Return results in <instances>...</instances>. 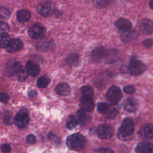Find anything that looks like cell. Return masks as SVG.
I'll return each mask as SVG.
<instances>
[{
    "label": "cell",
    "mask_w": 153,
    "mask_h": 153,
    "mask_svg": "<svg viewBox=\"0 0 153 153\" xmlns=\"http://www.w3.org/2000/svg\"><path fill=\"white\" fill-rule=\"evenodd\" d=\"M141 135L146 139L153 138V124H147L141 130Z\"/></svg>",
    "instance_id": "44dd1931"
},
{
    "label": "cell",
    "mask_w": 153,
    "mask_h": 153,
    "mask_svg": "<svg viewBox=\"0 0 153 153\" xmlns=\"http://www.w3.org/2000/svg\"><path fill=\"white\" fill-rule=\"evenodd\" d=\"M149 6L151 10H153V0H150L149 2Z\"/></svg>",
    "instance_id": "b9f144b4"
},
{
    "label": "cell",
    "mask_w": 153,
    "mask_h": 153,
    "mask_svg": "<svg viewBox=\"0 0 153 153\" xmlns=\"http://www.w3.org/2000/svg\"><path fill=\"white\" fill-rule=\"evenodd\" d=\"M96 132L99 137L103 139H107L113 136L114 130L113 127L109 125L102 124L97 127Z\"/></svg>",
    "instance_id": "52a82bcc"
},
{
    "label": "cell",
    "mask_w": 153,
    "mask_h": 153,
    "mask_svg": "<svg viewBox=\"0 0 153 153\" xmlns=\"http://www.w3.org/2000/svg\"><path fill=\"white\" fill-rule=\"evenodd\" d=\"M10 35L6 32L0 34V48H5L10 41Z\"/></svg>",
    "instance_id": "4316f807"
},
{
    "label": "cell",
    "mask_w": 153,
    "mask_h": 153,
    "mask_svg": "<svg viewBox=\"0 0 153 153\" xmlns=\"http://www.w3.org/2000/svg\"><path fill=\"white\" fill-rule=\"evenodd\" d=\"M115 26L121 32L129 30L131 29L132 24L131 22L124 18H121L115 22Z\"/></svg>",
    "instance_id": "4fadbf2b"
},
{
    "label": "cell",
    "mask_w": 153,
    "mask_h": 153,
    "mask_svg": "<svg viewBox=\"0 0 153 153\" xmlns=\"http://www.w3.org/2000/svg\"><path fill=\"white\" fill-rule=\"evenodd\" d=\"M79 56L76 53H74L69 54L66 58V63L70 66H76L78 64Z\"/></svg>",
    "instance_id": "7402d4cb"
},
{
    "label": "cell",
    "mask_w": 153,
    "mask_h": 153,
    "mask_svg": "<svg viewBox=\"0 0 153 153\" xmlns=\"http://www.w3.org/2000/svg\"><path fill=\"white\" fill-rule=\"evenodd\" d=\"M135 151L137 153H152L153 144L150 142L139 143L136 146Z\"/></svg>",
    "instance_id": "2e32d148"
},
{
    "label": "cell",
    "mask_w": 153,
    "mask_h": 153,
    "mask_svg": "<svg viewBox=\"0 0 153 153\" xmlns=\"http://www.w3.org/2000/svg\"><path fill=\"white\" fill-rule=\"evenodd\" d=\"M9 100V97L8 94L5 93L4 92H1L0 93V102L4 103H7Z\"/></svg>",
    "instance_id": "d590c367"
},
{
    "label": "cell",
    "mask_w": 153,
    "mask_h": 153,
    "mask_svg": "<svg viewBox=\"0 0 153 153\" xmlns=\"http://www.w3.org/2000/svg\"><path fill=\"white\" fill-rule=\"evenodd\" d=\"M10 13L9 10L4 7H0V20H7L9 18Z\"/></svg>",
    "instance_id": "f1b7e54d"
},
{
    "label": "cell",
    "mask_w": 153,
    "mask_h": 153,
    "mask_svg": "<svg viewBox=\"0 0 153 153\" xmlns=\"http://www.w3.org/2000/svg\"><path fill=\"white\" fill-rule=\"evenodd\" d=\"M95 152H113L114 151L107 148H102L99 149H97L95 151Z\"/></svg>",
    "instance_id": "ab89813d"
},
{
    "label": "cell",
    "mask_w": 153,
    "mask_h": 153,
    "mask_svg": "<svg viewBox=\"0 0 153 153\" xmlns=\"http://www.w3.org/2000/svg\"><path fill=\"white\" fill-rule=\"evenodd\" d=\"M117 114H118L117 108L113 105H109V108H108V109L106 111V112L103 114L106 118L113 119L117 116Z\"/></svg>",
    "instance_id": "d4e9b609"
},
{
    "label": "cell",
    "mask_w": 153,
    "mask_h": 153,
    "mask_svg": "<svg viewBox=\"0 0 153 153\" xmlns=\"http://www.w3.org/2000/svg\"><path fill=\"white\" fill-rule=\"evenodd\" d=\"M134 125L131 118L124 119L118 131V137L121 140H126L133 133Z\"/></svg>",
    "instance_id": "6da1fadb"
},
{
    "label": "cell",
    "mask_w": 153,
    "mask_h": 153,
    "mask_svg": "<svg viewBox=\"0 0 153 153\" xmlns=\"http://www.w3.org/2000/svg\"><path fill=\"white\" fill-rule=\"evenodd\" d=\"M124 109L129 112H134L137 107V101L133 98H128L125 100L123 104Z\"/></svg>",
    "instance_id": "e0dca14e"
},
{
    "label": "cell",
    "mask_w": 153,
    "mask_h": 153,
    "mask_svg": "<svg viewBox=\"0 0 153 153\" xmlns=\"http://www.w3.org/2000/svg\"><path fill=\"white\" fill-rule=\"evenodd\" d=\"M121 89L115 85H112L109 88L106 93V96L112 104H117L122 98Z\"/></svg>",
    "instance_id": "8992f818"
},
{
    "label": "cell",
    "mask_w": 153,
    "mask_h": 153,
    "mask_svg": "<svg viewBox=\"0 0 153 153\" xmlns=\"http://www.w3.org/2000/svg\"><path fill=\"white\" fill-rule=\"evenodd\" d=\"M37 94V92L35 90H30L28 93V95L29 97H33Z\"/></svg>",
    "instance_id": "60d3db41"
},
{
    "label": "cell",
    "mask_w": 153,
    "mask_h": 153,
    "mask_svg": "<svg viewBox=\"0 0 153 153\" xmlns=\"http://www.w3.org/2000/svg\"><path fill=\"white\" fill-rule=\"evenodd\" d=\"M76 119L81 126L86 125L90 121V117L87 114V112L82 108H79L76 112Z\"/></svg>",
    "instance_id": "9a60e30c"
},
{
    "label": "cell",
    "mask_w": 153,
    "mask_h": 153,
    "mask_svg": "<svg viewBox=\"0 0 153 153\" xmlns=\"http://www.w3.org/2000/svg\"><path fill=\"white\" fill-rule=\"evenodd\" d=\"M109 105L105 102H100L97 104V111L101 114H104L109 108Z\"/></svg>",
    "instance_id": "f546056e"
},
{
    "label": "cell",
    "mask_w": 153,
    "mask_h": 153,
    "mask_svg": "<svg viewBox=\"0 0 153 153\" xmlns=\"http://www.w3.org/2000/svg\"><path fill=\"white\" fill-rule=\"evenodd\" d=\"M107 51L104 47L99 46L95 48L91 52V57L94 62H99L104 57H106Z\"/></svg>",
    "instance_id": "9c48e42d"
},
{
    "label": "cell",
    "mask_w": 153,
    "mask_h": 153,
    "mask_svg": "<svg viewBox=\"0 0 153 153\" xmlns=\"http://www.w3.org/2000/svg\"><path fill=\"white\" fill-rule=\"evenodd\" d=\"M29 115L26 109H21L16 115L14 119V124L19 128L25 127L29 122Z\"/></svg>",
    "instance_id": "3957f363"
},
{
    "label": "cell",
    "mask_w": 153,
    "mask_h": 153,
    "mask_svg": "<svg viewBox=\"0 0 153 153\" xmlns=\"http://www.w3.org/2000/svg\"><path fill=\"white\" fill-rule=\"evenodd\" d=\"M1 150L4 153L10 152L11 151V146L8 143H3L1 146Z\"/></svg>",
    "instance_id": "8d00e7d4"
},
{
    "label": "cell",
    "mask_w": 153,
    "mask_h": 153,
    "mask_svg": "<svg viewBox=\"0 0 153 153\" xmlns=\"http://www.w3.org/2000/svg\"><path fill=\"white\" fill-rule=\"evenodd\" d=\"M25 69L28 75L32 77L36 76L40 72L39 66L37 63L31 60H29L26 62Z\"/></svg>",
    "instance_id": "8fae6325"
},
{
    "label": "cell",
    "mask_w": 153,
    "mask_h": 153,
    "mask_svg": "<svg viewBox=\"0 0 153 153\" xmlns=\"http://www.w3.org/2000/svg\"><path fill=\"white\" fill-rule=\"evenodd\" d=\"M56 93L60 96H66L69 94L71 91L70 86L65 82L59 84L55 88Z\"/></svg>",
    "instance_id": "ac0fdd59"
},
{
    "label": "cell",
    "mask_w": 153,
    "mask_h": 153,
    "mask_svg": "<svg viewBox=\"0 0 153 153\" xmlns=\"http://www.w3.org/2000/svg\"><path fill=\"white\" fill-rule=\"evenodd\" d=\"M139 27L145 33H152L153 32V21L148 19H144L140 21Z\"/></svg>",
    "instance_id": "5bb4252c"
},
{
    "label": "cell",
    "mask_w": 153,
    "mask_h": 153,
    "mask_svg": "<svg viewBox=\"0 0 153 153\" xmlns=\"http://www.w3.org/2000/svg\"><path fill=\"white\" fill-rule=\"evenodd\" d=\"M10 26L6 22L0 21V33L7 32L9 30Z\"/></svg>",
    "instance_id": "d6a6232c"
},
{
    "label": "cell",
    "mask_w": 153,
    "mask_h": 153,
    "mask_svg": "<svg viewBox=\"0 0 153 153\" xmlns=\"http://www.w3.org/2000/svg\"><path fill=\"white\" fill-rule=\"evenodd\" d=\"M26 141L30 144H33L35 143L36 142V138L35 135L32 134H30L27 136L26 137Z\"/></svg>",
    "instance_id": "74e56055"
},
{
    "label": "cell",
    "mask_w": 153,
    "mask_h": 153,
    "mask_svg": "<svg viewBox=\"0 0 153 153\" xmlns=\"http://www.w3.org/2000/svg\"><path fill=\"white\" fill-rule=\"evenodd\" d=\"M54 4L50 1L44 2L38 7L39 13L44 17H50L56 11Z\"/></svg>",
    "instance_id": "ba28073f"
},
{
    "label": "cell",
    "mask_w": 153,
    "mask_h": 153,
    "mask_svg": "<svg viewBox=\"0 0 153 153\" xmlns=\"http://www.w3.org/2000/svg\"><path fill=\"white\" fill-rule=\"evenodd\" d=\"M18 75V78L20 81H25L27 78V75L28 74L27 73L26 69H23V68L18 72V74H17Z\"/></svg>",
    "instance_id": "1f68e13d"
},
{
    "label": "cell",
    "mask_w": 153,
    "mask_h": 153,
    "mask_svg": "<svg viewBox=\"0 0 153 153\" xmlns=\"http://www.w3.org/2000/svg\"><path fill=\"white\" fill-rule=\"evenodd\" d=\"M142 44H143V45H144L145 47H146L147 48H151L153 45V39L152 38H148V39H145L144 41H143Z\"/></svg>",
    "instance_id": "e575fe53"
},
{
    "label": "cell",
    "mask_w": 153,
    "mask_h": 153,
    "mask_svg": "<svg viewBox=\"0 0 153 153\" xmlns=\"http://www.w3.org/2000/svg\"><path fill=\"white\" fill-rule=\"evenodd\" d=\"M85 139L80 133L72 134L68 136L66 139V145L72 150L81 149L85 146Z\"/></svg>",
    "instance_id": "7a4b0ae2"
},
{
    "label": "cell",
    "mask_w": 153,
    "mask_h": 153,
    "mask_svg": "<svg viewBox=\"0 0 153 153\" xmlns=\"http://www.w3.org/2000/svg\"><path fill=\"white\" fill-rule=\"evenodd\" d=\"M146 69V65L142 62L136 59L132 60L128 66V71L131 75L136 76L140 75L143 73Z\"/></svg>",
    "instance_id": "277c9868"
},
{
    "label": "cell",
    "mask_w": 153,
    "mask_h": 153,
    "mask_svg": "<svg viewBox=\"0 0 153 153\" xmlns=\"http://www.w3.org/2000/svg\"><path fill=\"white\" fill-rule=\"evenodd\" d=\"M137 36V33L134 30H131V29L125 32H121V38L124 42H129L133 39H135Z\"/></svg>",
    "instance_id": "d6986e66"
},
{
    "label": "cell",
    "mask_w": 153,
    "mask_h": 153,
    "mask_svg": "<svg viewBox=\"0 0 153 153\" xmlns=\"http://www.w3.org/2000/svg\"><path fill=\"white\" fill-rule=\"evenodd\" d=\"M81 93L82 96L93 98L94 95V91L91 87L89 85H85L81 88Z\"/></svg>",
    "instance_id": "cb8c5ba5"
},
{
    "label": "cell",
    "mask_w": 153,
    "mask_h": 153,
    "mask_svg": "<svg viewBox=\"0 0 153 153\" xmlns=\"http://www.w3.org/2000/svg\"><path fill=\"white\" fill-rule=\"evenodd\" d=\"M50 78L46 75L39 77L37 80V85L39 88H42L47 87L50 83Z\"/></svg>",
    "instance_id": "603a6c76"
},
{
    "label": "cell",
    "mask_w": 153,
    "mask_h": 153,
    "mask_svg": "<svg viewBox=\"0 0 153 153\" xmlns=\"http://www.w3.org/2000/svg\"><path fill=\"white\" fill-rule=\"evenodd\" d=\"M135 87L132 85H128L124 87L123 90L127 94H132L135 91Z\"/></svg>",
    "instance_id": "836d02e7"
},
{
    "label": "cell",
    "mask_w": 153,
    "mask_h": 153,
    "mask_svg": "<svg viewBox=\"0 0 153 153\" xmlns=\"http://www.w3.org/2000/svg\"><path fill=\"white\" fill-rule=\"evenodd\" d=\"M78 124L76 118L74 115H70L66 120V126L68 129L75 128Z\"/></svg>",
    "instance_id": "484cf974"
},
{
    "label": "cell",
    "mask_w": 153,
    "mask_h": 153,
    "mask_svg": "<svg viewBox=\"0 0 153 153\" xmlns=\"http://www.w3.org/2000/svg\"><path fill=\"white\" fill-rule=\"evenodd\" d=\"M48 138H49V139L53 140V142H54L56 143H60L59 138L56 135L54 134L53 133H50V134L48 135Z\"/></svg>",
    "instance_id": "f35d334b"
},
{
    "label": "cell",
    "mask_w": 153,
    "mask_h": 153,
    "mask_svg": "<svg viewBox=\"0 0 153 153\" xmlns=\"http://www.w3.org/2000/svg\"><path fill=\"white\" fill-rule=\"evenodd\" d=\"M80 108L87 112H90L94 109V105L93 98L82 96L79 99Z\"/></svg>",
    "instance_id": "30bf717a"
},
{
    "label": "cell",
    "mask_w": 153,
    "mask_h": 153,
    "mask_svg": "<svg viewBox=\"0 0 153 153\" xmlns=\"http://www.w3.org/2000/svg\"><path fill=\"white\" fill-rule=\"evenodd\" d=\"M46 33V29L44 25L37 23L33 25L28 30L29 36L33 39L42 38Z\"/></svg>",
    "instance_id": "5b68a950"
},
{
    "label": "cell",
    "mask_w": 153,
    "mask_h": 153,
    "mask_svg": "<svg viewBox=\"0 0 153 153\" xmlns=\"http://www.w3.org/2000/svg\"><path fill=\"white\" fill-rule=\"evenodd\" d=\"M95 5L99 8H104L108 5L109 0H93Z\"/></svg>",
    "instance_id": "4dcf8cb0"
},
{
    "label": "cell",
    "mask_w": 153,
    "mask_h": 153,
    "mask_svg": "<svg viewBox=\"0 0 153 153\" xmlns=\"http://www.w3.org/2000/svg\"><path fill=\"white\" fill-rule=\"evenodd\" d=\"M22 68L23 66L21 65L20 63L14 62L10 66V71L13 75H17Z\"/></svg>",
    "instance_id": "83f0119b"
},
{
    "label": "cell",
    "mask_w": 153,
    "mask_h": 153,
    "mask_svg": "<svg viewBox=\"0 0 153 153\" xmlns=\"http://www.w3.org/2000/svg\"><path fill=\"white\" fill-rule=\"evenodd\" d=\"M30 12L26 10H21L17 13V19L21 23L27 22L30 20Z\"/></svg>",
    "instance_id": "ffe728a7"
},
{
    "label": "cell",
    "mask_w": 153,
    "mask_h": 153,
    "mask_svg": "<svg viewBox=\"0 0 153 153\" xmlns=\"http://www.w3.org/2000/svg\"><path fill=\"white\" fill-rule=\"evenodd\" d=\"M23 45L22 41L19 38L10 39L9 43L5 47L6 51L9 53H14L19 50Z\"/></svg>",
    "instance_id": "7c38bea8"
}]
</instances>
